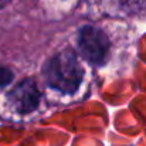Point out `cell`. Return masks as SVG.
<instances>
[{"instance_id": "obj_2", "label": "cell", "mask_w": 146, "mask_h": 146, "mask_svg": "<svg viewBox=\"0 0 146 146\" xmlns=\"http://www.w3.org/2000/svg\"><path fill=\"white\" fill-rule=\"evenodd\" d=\"M78 44L82 57L88 62L94 65H101L105 62L109 51V40L101 29L92 26L82 27L80 31Z\"/></svg>"}, {"instance_id": "obj_1", "label": "cell", "mask_w": 146, "mask_h": 146, "mask_svg": "<svg viewBox=\"0 0 146 146\" xmlns=\"http://www.w3.org/2000/svg\"><path fill=\"white\" fill-rule=\"evenodd\" d=\"M44 74L51 88L72 94L78 90L84 72L75 52L67 48L54 55L46 64Z\"/></svg>"}, {"instance_id": "obj_4", "label": "cell", "mask_w": 146, "mask_h": 146, "mask_svg": "<svg viewBox=\"0 0 146 146\" xmlns=\"http://www.w3.org/2000/svg\"><path fill=\"white\" fill-rule=\"evenodd\" d=\"M11 80H13V72L6 67H0V87L10 84Z\"/></svg>"}, {"instance_id": "obj_5", "label": "cell", "mask_w": 146, "mask_h": 146, "mask_svg": "<svg viewBox=\"0 0 146 146\" xmlns=\"http://www.w3.org/2000/svg\"><path fill=\"white\" fill-rule=\"evenodd\" d=\"M9 1H10V0H0V9H1L3 6H6Z\"/></svg>"}, {"instance_id": "obj_3", "label": "cell", "mask_w": 146, "mask_h": 146, "mask_svg": "<svg viewBox=\"0 0 146 146\" xmlns=\"http://www.w3.org/2000/svg\"><path fill=\"white\" fill-rule=\"evenodd\" d=\"M40 98H41V95H40V91L37 88V84L31 78L23 80L9 94V99H10L13 109L16 112L24 113V115L33 112L38 106Z\"/></svg>"}]
</instances>
